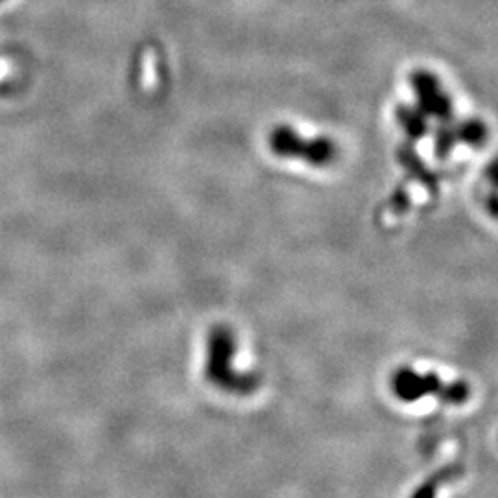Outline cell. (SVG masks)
<instances>
[{"instance_id": "obj_1", "label": "cell", "mask_w": 498, "mask_h": 498, "mask_svg": "<svg viewBox=\"0 0 498 498\" xmlns=\"http://www.w3.org/2000/svg\"><path fill=\"white\" fill-rule=\"evenodd\" d=\"M234 336L229 329L218 327L211 334V342H208V363H207V377L215 386L227 389L229 393H249L257 379L246 377L234 370L231 363L234 358Z\"/></svg>"}, {"instance_id": "obj_2", "label": "cell", "mask_w": 498, "mask_h": 498, "mask_svg": "<svg viewBox=\"0 0 498 498\" xmlns=\"http://www.w3.org/2000/svg\"><path fill=\"white\" fill-rule=\"evenodd\" d=\"M391 388L393 393L406 403H413L423 397H436L443 403L458 404L469 396L467 386L461 382H443L434 373L423 375L413 370H401L397 375H393Z\"/></svg>"}, {"instance_id": "obj_3", "label": "cell", "mask_w": 498, "mask_h": 498, "mask_svg": "<svg viewBox=\"0 0 498 498\" xmlns=\"http://www.w3.org/2000/svg\"><path fill=\"white\" fill-rule=\"evenodd\" d=\"M456 475H458V469L456 467H447V469H443V470H437L434 477H430L421 487L415 491L413 498H434L436 491L447 480H453Z\"/></svg>"}, {"instance_id": "obj_4", "label": "cell", "mask_w": 498, "mask_h": 498, "mask_svg": "<svg viewBox=\"0 0 498 498\" xmlns=\"http://www.w3.org/2000/svg\"><path fill=\"white\" fill-rule=\"evenodd\" d=\"M0 3H3V0H0Z\"/></svg>"}]
</instances>
